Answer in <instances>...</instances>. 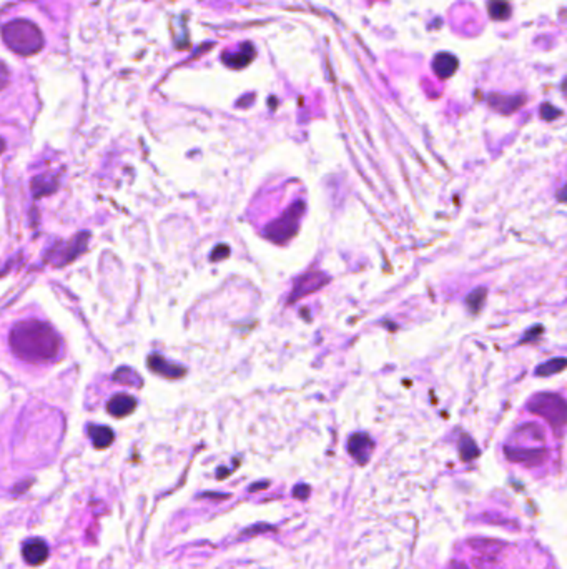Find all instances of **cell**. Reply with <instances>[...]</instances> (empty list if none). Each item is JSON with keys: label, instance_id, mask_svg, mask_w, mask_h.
I'll return each instance as SVG.
<instances>
[{"label": "cell", "instance_id": "cell-1", "mask_svg": "<svg viewBox=\"0 0 567 569\" xmlns=\"http://www.w3.org/2000/svg\"><path fill=\"white\" fill-rule=\"evenodd\" d=\"M9 343L12 352L29 363L54 361L62 350V341L55 330L39 320L19 321L10 330Z\"/></svg>", "mask_w": 567, "mask_h": 569}, {"label": "cell", "instance_id": "cell-2", "mask_svg": "<svg viewBox=\"0 0 567 569\" xmlns=\"http://www.w3.org/2000/svg\"><path fill=\"white\" fill-rule=\"evenodd\" d=\"M2 39L12 52L23 57L35 55L45 45L43 34L39 27L25 19H15L6 23L2 27Z\"/></svg>", "mask_w": 567, "mask_h": 569}, {"label": "cell", "instance_id": "cell-3", "mask_svg": "<svg viewBox=\"0 0 567 569\" xmlns=\"http://www.w3.org/2000/svg\"><path fill=\"white\" fill-rule=\"evenodd\" d=\"M528 408L534 415L544 418L550 427L556 429L557 435L562 436L567 421V405L564 398L556 395V393H539V395L533 396Z\"/></svg>", "mask_w": 567, "mask_h": 569}, {"label": "cell", "instance_id": "cell-4", "mask_svg": "<svg viewBox=\"0 0 567 569\" xmlns=\"http://www.w3.org/2000/svg\"><path fill=\"white\" fill-rule=\"evenodd\" d=\"M303 213H305V204L303 202H295L278 220L271 222L266 226L265 237L268 240L275 241V244H285V241H288L298 232Z\"/></svg>", "mask_w": 567, "mask_h": 569}, {"label": "cell", "instance_id": "cell-5", "mask_svg": "<svg viewBox=\"0 0 567 569\" xmlns=\"http://www.w3.org/2000/svg\"><path fill=\"white\" fill-rule=\"evenodd\" d=\"M330 281V277L328 275L321 273V272H310V273H305L301 275V277L298 278L297 281H295V286H293V292H291L290 295V300L288 303H295V301H298L299 298L310 295V293L317 292V290L323 288L326 283Z\"/></svg>", "mask_w": 567, "mask_h": 569}, {"label": "cell", "instance_id": "cell-6", "mask_svg": "<svg viewBox=\"0 0 567 569\" xmlns=\"http://www.w3.org/2000/svg\"><path fill=\"white\" fill-rule=\"evenodd\" d=\"M508 460L514 463H522L526 466H539L548 458V449L546 448H504Z\"/></svg>", "mask_w": 567, "mask_h": 569}, {"label": "cell", "instance_id": "cell-7", "mask_svg": "<svg viewBox=\"0 0 567 569\" xmlns=\"http://www.w3.org/2000/svg\"><path fill=\"white\" fill-rule=\"evenodd\" d=\"M373 448V440H371L366 433H356V435L351 436L348 441L350 455L353 456L359 464H365L366 461L370 460Z\"/></svg>", "mask_w": 567, "mask_h": 569}, {"label": "cell", "instance_id": "cell-8", "mask_svg": "<svg viewBox=\"0 0 567 569\" xmlns=\"http://www.w3.org/2000/svg\"><path fill=\"white\" fill-rule=\"evenodd\" d=\"M22 556L30 566H39L43 561L49 558V546L43 539L40 538H32L25 541L22 548Z\"/></svg>", "mask_w": 567, "mask_h": 569}, {"label": "cell", "instance_id": "cell-9", "mask_svg": "<svg viewBox=\"0 0 567 569\" xmlns=\"http://www.w3.org/2000/svg\"><path fill=\"white\" fill-rule=\"evenodd\" d=\"M147 363H149V368L151 369V372L157 373V375L165 376V378H182L186 373L185 368H182V366L177 363H171V361L167 360V358H163L160 355L149 356Z\"/></svg>", "mask_w": 567, "mask_h": 569}, {"label": "cell", "instance_id": "cell-10", "mask_svg": "<svg viewBox=\"0 0 567 569\" xmlns=\"http://www.w3.org/2000/svg\"><path fill=\"white\" fill-rule=\"evenodd\" d=\"M137 408V401H135L133 396L127 395V393H120V395H115L107 405V409L111 416L115 418H125L131 415Z\"/></svg>", "mask_w": 567, "mask_h": 569}, {"label": "cell", "instance_id": "cell-11", "mask_svg": "<svg viewBox=\"0 0 567 569\" xmlns=\"http://www.w3.org/2000/svg\"><path fill=\"white\" fill-rule=\"evenodd\" d=\"M87 240H89V235L87 233H82V235H78V237H75L70 244H67L65 250H63L62 253L55 255V258L52 261H54L55 265L69 264V261L74 260V258H77L78 253H82L83 250H85Z\"/></svg>", "mask_w": 567, "mask_h": 569}, {"label": "cell", "instance_id": "cell-12", "mask_svg": "<svg viewBox=\"0 0 567 569\" xmlns=\"http://www.w3.org/2000/svg\"><path fill=\"white\" fill-rule=\"evenodd\" d=\"M255 55H257V50L251 43H243L242 49H239L237 54H225L223 55V62L230 67V69H243L248 63L253 61Z\"/></svg>", "mask_w": 567, "mask_h": 569}, {"label": "cell", "instance_id": "cell-13", "mask_svg": "<svg viewBox=\"0 0 567 569\" xmlns=\"http://www.w3.org/2000/svg\"><path fill=\"white\" fill-rule=\"evenodd\" d=\"M458 65V58L451 54H438L433 61V70L439 78L453 77Z\"/></svg>", "mask_w": 567, "mask_h": 569}, {"label": "cell", "instance_id": "cell-14", "mask_svg": "<svg viewBox=\"0 0 567 569\" xmlns=\"http://www.w3.org/2000/svg\"><path fill=\"white\" fill-rule=\"evenodd\" d=\"M489 103L493 109L499 110V112L511 114L524 103V97H498V95H491Z\"/></svg>", "mask_w": 567, "mask_h": 569}, {"label": "cell", "instance_id": "cell-15", "mask_svg": "<svg viewBox=\"0 0 567 569\" xmlns=\"http://www.w3.org/2000/svg\"><path fill=\"white\" fill-rule=\"evenodd\" d=\"M90 438L95 448L103 449L114 443L115 435L109 427H90Z\"/></svg>", "mask_w": 567, "mask_h": 569}, {"label": "cell", "instance_id": "cell-16", "mask_svg": "<svg viewBox=\"0 0 567 569\" xmlns=\"http://www.w3.org/2000/svg\"><path fill=\"white\" fill-rule=\"evenodd\" d=\"M55 189H57V180H55L54 175H42V177H37L32 182V190H34L35 197L49 195L55 192Z\"/></svg>", "mask_w": 567, "mask_h": 569}, {"label": "cell", "instance_id": "cell-17", "mask_svg": "<svg viewBox=\"0 0 567 569\" xmlns=\"http://www.w3.org/2000/svg\"><path fill=\"white\" fill-rule=\"evenodd\" d=\"M489 15L494 21H508L511 17V6L508 0H489Z\"/></svg>", "mask_w": 567, "mask_h": 569}, {"label": "cell", "instance_id": "cell-18", "mask_svg": "<svg viewBox=\"0 0 567 569\" xmlns=\"http://www.w3.org/2000/svg\"><path fill=\"white\" fill-rule=\"evenodd\" d=\"M459 455H461L462 461H471L479 456L478 444L474 443L473 438L468 435H462L461 441H459Z\"/></svg>", "mask_w": 567, "mask_h": 569}, {"label": "cell", "instance_id": "cell-19", "mask_svg": "<svg viewBox=\"0 0 567 569\" xmlns=\"http://www.w3.org/2000/svg\"><path fill=\"white\" fill-rule=\"evenodd\" d=\"M566 368V358H554V360L546 361L536 369L537 376H550L554 373H561Z\"/></svg>", "mask_w": 567, "mask_h": 569}, {"label": "cell", "instance_id": "cell-20", "mask_svg": "<svg viewBox=\"0 0 567 569\" xmlns=\"http://www.w3.org/2000/svg\"><path fill=\"white\" fill-rule=\"evenodd\" d=\"M114 380L117 381V383L127 385V387H135V385L140 387V385H142V380H140V376L133 372V369H130V368H118L117 372H115Z\"/></svg>", "mask_w": 567, "mask_h": 569}, {"label": "cell", "instance_id": "cell-21", "mask_svg": "<svg viewBox=\"0 0 567 569\" xmlns=\"http://www.w3.org/2000/svg\"><path fill=\"white\" fill-rule=\"evenodd\" d=\"M486 298H488V288L481 286V288L474 290V292L469 293L468 298H466V303H468L471 312L478 313L479 310L482 308V305H484Z\"/></svg>", "mask_w": 567, "mask_h": 569}, {"label": "cell", "instance_id": "cell-22", "mask_svg": "<svg viewBox=\"0 0 567 569\" xmlns=\"http://www.w3.org/2000/svg\"><path fill=\"white\" fill-rule=\"evenodd\" d=\"M471 546L474 549H479V551H482V555H488V558H491V556H494L499 549H501L502 543L494 539H474Z\"/></svg>", "mask_w": 567, "mask_h": 569}, {"label": "cell", "instance_id": "cell-23", "mask_svg": "<svg viewBox=\"0 0 567 569\" xmlns=\"http://www.w3.org/2000/svg\"><path fill=\"white\" fill-rule=\"evenodd\" d=\"M559 115H561V110L554 109V107L549 105V103H546V105H542L541 117L544 118V120H554V118L559 117Z\"/></svg>", "mask_w": 567, "mask_h": 569}, {"label": "cell", "instance_id": "cell-24", "mask_svg": "<svg viewBox=\"0 0 567 569\" xmlns=\"http://www.w3.org/2000/svg\"><path fill=\"white\" fill-rule=\"evenodd\" d=\"M10 82V70L3 62H0V90L6 89Z\"/></svg>", "mask_w": 567, "mask_h": 569}, {"label": "cell", "instance_id": "cell-25", "mask_svg": "<svg viewBox=\"0 0 567 569\" xmlns=\"http://www.w3.org/2000/svg\"><path fill=\"white\" fill-rule=\"evenodd\" d=\"M230 255V248L226 245H218L217 248L213 250V253H211V260L213 261H218V260H223V258H226Z\"/></svg>", "mask_w": 567, "mask_h": 569}, {"label": "cell", "instance_id": "cell-26", "mask_svg": "<svg viewBox=\"0 0 567 569\" xmlns=\"http://www.w3.org/2000/svg\"><path fill=\"white\" fill-rule=\"evenodd\" d=\"M293 496L297 500H306V498H308V496H310V486H308V484H298V486L295 488Z\"/></svg>", "mask_w": 567, "mask_h": 569}, {"label": "cell", "instance_id": "cell-27", "mask_svg": "<svg viewBox=\"0 0 567 569\" xmlns=\"http://www.w3.org/2000/svg\"><path fill=\"white\" fill-rule=\"evenodd\" d=\"M542 333V326H536V328H533L531 330L529 333H526L524 335V340H522V343H526V341H533V340H536V336L537 335H541Z\"/></svg>", "mask_w": 567, "mask_h": 569}, {"label": "cell", "instance_id": "cell-28", "mask_svg": "<svg viewBox=\"0 0 567 569\" xmlns=\"http://www.w3.org/2000/svg\"><path fill=\"white\" fill-rule=\"evenodd\" d=\"M449 569H468V566H466L464 563H459V561H453Z\"/></svg>", "mask_w": 567, "mask_h": 569}, {"label": "cell", "instance_id": "cell-29", "mask_svg": "<svg viewBox=\"0 0 567 569\" xmlns=\"http://www.w3.org/2000/svg\"><path fill=\"white\" fill-rule=\"evenodd\" d=\"M3 150H6V140H3V138L0 137V155L3 153Z\"/></svg>", "mask_w": 567, "mask_h": 569}, {"label": "cell", "instance_id": "cell-30", "mask_svg": "<svg viewBox=\"0 0 567 569\" xmlns=\"http://www.w3.org/2000/svg\"><path fill=\"white\" fill-rule=\"evenodd\" d=\"M266 486H268V483H263V484L258 483V484H255V486H251V491H255L257 488H266Z\"/></svg>", "mask_w": 567, "mask_h": 569}]
</instances>
